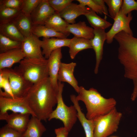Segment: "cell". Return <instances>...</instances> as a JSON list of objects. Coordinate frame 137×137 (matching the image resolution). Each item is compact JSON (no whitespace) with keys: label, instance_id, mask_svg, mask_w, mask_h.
<instances>
[{"label":"cell","instance_id":"6da1fadb","mask_svg":"<svg viewBox=\"0 0 137 137\" xmlns=\"http://www.w3.org/2000/svg\"><path fill=\"white\" fill-rule=\"evenodd\" d=\"M57 90L48 77L33 84L25 97L31 110L41 121L48 120L57 104Z\"/></svg>","mask_w":137,"mask_h":137},{"label":"cell","instance_id":"7a4b0ae2","mask_svg":"<svg viewBox=\"0 0 137 137\" xmlns=\"http://www.w3.org/2000/svg\"><path fill=\"white\" fill-rule=\"evenodd\" d=\"M114 38L119 45L118 58L124 67V77L133 84L131 99L134 101L137 97V38L122 31Z\"/></svg>","mask_w":137,"mask_h":137},{"label":"cell","instance_id":"3957f363","mask_svg":"<svg viewBox=\"0 0 137 137\" xmlns=\"http://www.w3.org/2000/svg\"><path fill=\"white\" fill-rule=\"evenodd\" d=\"M78 93L76 99L85 104L87 111L85 116L88 119L107 114L115 108L116 102L114 98H104L93 88L87 90L80 86Z\"/></svg>","mask_w":137,"mask_h":137},{"label":"cell","instance_id":"277c9868","mask_svg":"<svg viewBox=\"0 0 137 137\" xmlns=\"http://www.w3.org/2000/svg\"><path fill=\"white\" fill-rule=\"evenodd\" d=\"M14 69L33 84L49 76L47 59L25 57Z\"/></svg>","mask_w":137,"mask_h":137},{"label":"cell","instance_id":"5b68a950","mask_svg":"<svg viewBox=\"0 0 137 137\" xmlns=\"http://www.w3.org/2000/svg\"><path fill=\"white\" fill-rule=\"evenodd\" d=\"M64 86L63 83L58 81L57 106L50 115L48 120L56 119L61 121L63 123L64 127L69 132L78 119L77 111L74 105L68 106L64 103L62 95Z\"/></svg>","mask_w":137,"mask_h":137},{"label":"cell","instance_id":"8992f818","mask_svg":"<svg viewBox=\"0 0 137 137\" xmlns=\"http://www.w3.org/2000/svg\"><path fill=\"white\" fill-rule=\"evenodd\" d=\"M122 116V113L115 108L108 113L93 119L94 137H107L116 132Z\"/></svg>","mask_w":137,"mask_h":137},{"label":"cell","instance_id":"52a82bcc","mask_svg":"<svg viewBox=\"0 0 137 137\" xmlns=\"http://www.w3.org/2000/svg\"><path fill=\"white\" fill-rule=\"evenodd\" d=\"M132 18L131 12L126 15L123 13L120 9L119 12L113 19L114 22L111 28L106 32L107 43L108 44L111 43L115 35L122 31L133 36L132 31L130 26V23Z\"/></svg>","mask_w":137,"mask_h":137},{"label":"cell","instance_id":"ba28073f","mask_svg":"<svg viewBox=\"0 0 137 137\" xmlns=\"http://www.w3.org/2000/svg\"><path fill=\"white\" fill-rule=\"evenodd\" d=\"M9 110L13 112L29 114L36 116L29 107L25 97L13 98L0 96V114Z\"/></svg>","mask_w":137,"mask_h":137},{"label":"cell","instance_id":"9c48e42d","mask_svg":"<svg viewBox=\"0 0 137 137\" xmlns=\"http://www.w3.org/2000/svg\"><path fill=\"white\" fill-rule=\"evenodd\" d=\"M9 83L15 98H24L33 85L14 69L8 68Z\"/></svg>","mask_w":137,"mask_h":137},{"label":"cell","instance_id":"30bf717a","mask_svg":"<svg viewBox=\"0 0 137 137\" xmlns=\"http://www.w3.org/2000/svg\"><path fill=\"white\" fill-rule=\"evenodd\" d=\"M30 115L14 112L9 114L7 112L0 114V120H5L8 126L23 134L26 129Z\"/></svg>","mask_w":137,"mask_h":137},{"label":"cell","instance_id":"8fae6325","mask_svg":"<svg viewBox=\"0 0 137 137\" xmlns=\"http://www.w3.org/2000/svg\"><path fill=\"white\" fill-rule=\"evenodd\" d=\"M42 41L32 34L25 37L22 42L21 48L25 57L30 58H44L42 48Z\"/></svg>","mask_w":137,"mask_h":137},{"label":"cell","instance_id":"7c38bea8","mask_svg":"<svg viewBox=\"0 0 137 137\" xmlns=\"http://www.w3.org/2000/svg\"><path fill=\"white\" fill-rule=\"evenodd\" d=\"M55 12L48 0H42L30 15L32 25H44Z\"/></svg>","mask_w":137,"mask_h":137},{"label":"cell","instance_id":"4fadbf2b","mask_svg":"<svg viewBox=\"0 0 137 137\" xmlns=\"http://www.w3.org/2000/svg\"><path fill=\"white\" fill-rule=\"evenodd\" d=\"M105 29L100 28L94 29V36L90 40L93 48L95 54L96 63L94 70L95 74L98 73L99 65L102 58L103 46L106 40V32Z\"/></svg>","mask_w":137,"mask_h":137},{"label":"cell","instance_id":"5bb4252c","mask_svg":"<svg viewBox=\"0 0 137 137\" xmlns=\"http://www.w3.org/2000/svg\"><path fill=\"white\" fill-rule=\"evenodd\" d=\"M62 58L61 48L53 51L47 59L49 78L52 85L57 90L58 88V76Z\"/></svg>","mask_w":137,"mask_h":137},{"label":"cell","instance_id":"9a60e30c","mask_svg":"<svg viewBox=\"0 0 137 137\" xmlns=\"http://www.w3.org/2000/svg\"><path fill=\"white\" fill-rule=\"evenodd\" d=\"M76 63L72 62L67 63L61 62L58 72V80L60 82H66L70 85L78 93L79 87L74 75Z\"/></svg>","mask_w":137,"mask_h":137},{"label":"cell","instance_id":"2e32d148","mask_svg":"<svg viewBox=\"0 0 137 137\" xmlns=\"http://www.w3.org/2000/svg\"><path fill=\"white\" fill-rule=\"evenodd\" d=\"M91 10L86 6L72 2L59 13L68 24H73L75 23V19L78 16L84 15Z\"/></svg>","mask_w":137,"mask_h":137},{"label":"cell","instance_id":"e0dca14e","mask_svg":"<svg viewBox=\"0 0 137 137\" xmlns=\"http://www.w3.org/2000/svg\"><path fill=\"white\" fill-rule=\"evenodd\" d=\"M71 39L56 37L43 38L42 40V48L43 55L47 59L54 51L63 47H69Z\"/></svg>","mask_w":137,"mask_h":137},{"label":"cell","instance_id":"ac0fdd59","mask_svg":"<svg viewBox=\"0 0 137 137\" xmlns=\"http://www.w3.org/2000/svg\"><path fill=\"white\" fill-rule=\"evenodd\" d=\"M26 57L21 48L12 49L0 53V70L9 68Z\"/></svg>","mask_w":137,"mask_h":137},{"label":"cell","instance_id":"d6986e66","mask_svg":"<svg viewBox=\"0 0 137 137\" xmlns=\"http://www.w3.org/2000/svg\"><path fill=\"white\" fill-rule=\"evenodd\" d=\"M70 99L77 111V118L83 127L86 137H94V125L93 119H88L82 112L76 96L73 95L70 97Z\"/></svg>","mask_w":137,"mask_h":137},{"label":"cell","instance_id":"ffe728a7","mask_svg":"<svg viewBox=\"0 0 137 137\" xmlns=\"http://www.w3.org/2000/svg\"><path fill=\"white\" fill-rule=\"evenodd\" d=\"M67 32L73 34L77 37L91 40L94 36V29L87 26L84 21L69 24L67 28Z\"/></svg>","mask_w":137,"mask_h":137},{"label":"cell","instance_id":"44dd1931","mask_svg":"<svg viewBox=\"0 0 137 137\" xmlns=\"http://www.w3.org/2000/svg\"><path fill=\"white\" fill-rule=\"evenodd\" d=\"M41 121L36 116H31L22 137H41L46 129Z\"/></svg>","mask_w":137,"mask_h":137},{"label":"cell","instance_id":"7402d4cb","mask_svg":"<svg viewBox=\"0 0 137 137\" xmlns=\"http://www.w3.org/2000/svg\"><path fill=\"white\" fill-rule=\"evenodd\" d=\"M68 24L60 16L59 13L56 12L47 20L44 25L57 32L64 34L67 37L70 34L66 31Z\"/></svg>","mask_w":137,"mask_h":137},{"label":"cell","instance_id":"603a6c76","mask_svg":"<svg viewBox=\"0 0 137 137\" xmlns=\"http://www.w3.org/2000/svg\"><path fill=\"white\" fill-rule=\"evenodd\" d=\"M69 53L72 59H74L80 52L88 49L92 48L90 40L74 37L71 39Z\"/></svg>","mask_w":137,"mask_h":137},{"label":"cell","instance_id":"cb8c5ba5","mask_svg":"<svg viewBox=\"0 0 137 137\" xmlns=\"http://www.w3.org/2000/svg\"><path fill=\"white\" fill-rule=\"evenodd\" d=\"M12 22L25 38L32 34L33 25L30 17L21 12Z\"/></svg>","mask_w":137,"mask_h":137},{"label":"cell","instance_id":"d4e9b609","mask_svg":"<svg viewBox=\"0 0 137 137\" xmlns=\"http://www.w3.org/2000/svg\"><path fill=\"white\" fill-rule=\"evenodd\" d=\"M0 34L12 40L21 42L25 38L12 22L0 23Z\"/></svg>","mask_w":137,"mask_h":137},{"label":"cell","instance_id":"484cf974","mask_svg":"<svg viewBox=\"0 0 137 137\" xmlns=\"http://www.w3.org/2000/svg\"><path fill=\"white\" fill-rule=\"evenodd\" d=\"M32 33L38 38H49L56 37L62 39L67 38V36L62 33L57 32L44 25H33Z\"/></svg>","mask_w":137,"mask_h":137},{"label":"cell","instance_id":"4316f807","mask_svg":"<svg viewBox=\"0 0 137 137\" xmlns=\"http://www.w3.org/2000/svg\"><path fill=\"white\" fill-rule=\"evenodd\" d=\"M0 96L15 98L9 79L8 68L0 70Z\"/></svg>","mask_w":137,"mask_h":137},{"label":"cell","instance_id":"83f0119b","mask_svg":"<svg viewBox=\"0 0 137 137\" xmlns=\"http://www.w3.org/2000/svg\"><path fill=\"white\" fill-rule=\"evenodd\" d=\"M84 15L93 29L100 28L105 30L112 25L106 19L101 18L92 10Z\"/></svg>","mask_w":137,"mask_h":137},{"label":"cell","instance_id":"f1b7e54d","mask_svg":"<svg viewBox=\"0 0 137 137\" xmlns=\"http://www.w3.org/2000/svg\"><path fill=\"white\" fill-rule=\"evenodd\" d=\"M21 43L0 34V53L12 49L21 48Z\"/></svg>","mask_w":137,"mask_h":137},{"label":"cell","instance_id":"f546056e","mask_svg":"<svg viewBox=\"0 0 137 137\" xmlns=\"http://www.w3.org/2000/svg\"><path fill=\"white\" fill-rule=\"evenodd\" d=\"M21 12L20 9L0 8V23L12 22Z\"/></svg>","mask_w":137,"mask_h":137},{"label":"cell","instance_id":"4dcf8cb0","mask_svg":"<svg viewBox=\"0 0 137 137\" xmlns=\"http://www.w3.org/2000/svg\"><path fill=\"white\" fill-rule=\"evenodd\" d=\"M41 1L42 0H23L21 12L30 17L32 13Z\"/></svg>","mask_w":137,"mask_h":137},{"label":"cell","instance_id":"1f68e13d","mask_svg":"<svg viewBox=\"0 0 137 137\" xmlns=\"http://www.w3.org/2000/svg\"><path fill=\"white\" fill-rule=\"evenodd\" d=\"M108 7V11L111 17L113 19L119 12L122 6V0H104Z\"/></svg>","mask_w":137,"mask_h":137},{"label":"cell","instance_id":"d6a6232c","mask_svg":"<svg viewBox=\"0 0 137 137\" xmlns=\"http://www.w3.org/2000/svg\"><path fill=\"white\" fill-rule=\"evenodd\" d=\"M74 1L73 0H48V2L56 12L60 13Z\"/></svg>","mask_w":137,"mask_h":137},{"label":"cell","instance_id":"836d02e7","mask_svg":"<svg viewBox=\"0 0 137 137\" xmlns=\"http://www.w3.org/2000/svg\"><path fill=\"white\" fill-rule=\"evenodd\" d=\"M121 9L127 15L133 10L137 11V1L134 0H124Z\"/></svg>","mask_w":137,"mask_h":137},{"label":"cell","instance_id":"e575fe53","mask_svg":"<svg viewBox=\"0 0 137 137\" xmlns=\"http://www.w3.org/2000/svg\"><path fill=\"white\" fill-rule=\"evenodd\" d=\"M22 134L14 130L7 124L0 129V137H22Z\"/></svg>","mask_w":137,"mask_h":137},{"label":"cell","instance_id":"d590c367","mask_svg":"<svg viewBox=\"0 0 137 137\" xmlns=\"http://www.w3.org/2000/svg\"><path fill=\"white\" fill-rule=\"evenodd\" d=\"M81 5L87 6L97 14H102L103 12L101 7L96 3L94 0H77Z\"/></svg>","mask_w":137,"mask_h":137},{"label":"cell","instance_id":"8d00e7d4","mask_svg":"<svg viewBox=\"0 0 137 137\" xmlns=\"http://www.w3.org/2000/svg\"><path fill=\"white\" fill-rule=\"evenodd\" d=\"M23 0H0V8H7L21 10Z\"/></svg>","mask_w":137,"mask_h":137},{"label":"cell","instance_id":"74e56055","mask_svg":"<svg viewBox=\"0 0 137 137\" xmlns=\"http://www.w3.org/2000/svg\"><path fill=\"white\" fill-rule=\"evenodd\" d=\"M54 131L56 137H67L69 132L64 127L56 128Z\"/></svg>","mask_w":137,"mask_h":137},{"label":"cell","instance_id":"f35d334b","mask_svg":"<svg viewBox=\"0 0 137 137\" xmlns=\"http://www.w3.org/2000/svg\"><path fill=\"white\" fill-rule=\"evenodd\" d=\"M94 1L102 8L103 13L105 15L104 19H106L107 15H108V10L107 7L105 4V2L104 0H94Z\"/></svg>","mask_w":137,"mask_h":137},{"label":"cell","instance_id":"ab89813d","mask_svg":"<svg viewBox=\"0 0 137 137\" xmlns=\"http://www.w3.org/2000/svg\"><path fill=\"white\" fill-rule=\"evenodd\" d=\"M117 137L116 136H112V137Z\"/></svg>","mask_w":137,"mask_h":137}]
</instances>
